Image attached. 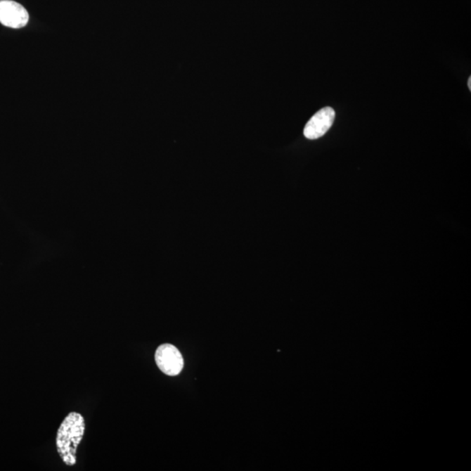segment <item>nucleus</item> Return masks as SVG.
Segmentation results:
<instances>
[{
  "instance_id": "f257e3e1",
  "label": "nucleus",
  "mask_w": 471,
  "mask_h": 471,
  "mask_svg": "<svg viewBox=\"0 0 471 471\" xmlns=\"http://www.w3.org/2000/svg\"><path fill=\"white\" fill-rule=\"evenodd\" d=\"M85 429V419L77 412H70L58 429L57 452L67 466H75L77 463L76 454L84 437Z\"/></svg>"
},
{
  "instance_id": "7ed1b4c3",
  "label": "nucleus",
  "mask_w": 471,
  "mask_h": 471,
  "mask_svg": "<svg viewBox=\"0 0 471 471\" xmlns=\"http://www.w3.org/2000/svg\"><path fill=\"white\" fill-rule=\"evenodd\" d=\"M29 14L23 6L13 0H0V23L5 27L19 29L25 27Z\"/></svg>"
},
{
  "instance_id": "39448f33",
  "label": "nucleus",
  "mask_w": 471,
  "mask_h": 471,
  "mask_svg": "<svg viewBox=\"0 0 471 471\" xmlns=\"http://www.w3.org/2000/svg\"><path fill=\"white\" fill-rule=\"evenodd\" d=\"M468 88H469L470 91V90H471V77L469 78V81H468Z\"/></svg>"
},
{
  "instance_id": "20e7f679",
  "label": "nucleus",
  "mask_w": 471,
  "mask_h": 471,
  "mask_svg": "<svg viewBox=\"0 0 471 471\" xmlns=\"http://www.w3.org/2000/svg\"><path fill=\"white\" fill-rule=\"evenodd\" d=\"M335 119V112L332 108H321L307 123L304 136L310 140L321 138L331 128Z\"/></svg>"
},
{
  "instance_id": "f03ea898",
  "label": "nucleus",
  "mask_w": 471,
  "mask_h": 471,
  "mask_svg": "<svg viewBox=\"0 0 471 471\" xmlns=\"http://www.w3.org/2000/svg\"><path fill=\"white\" fill-rule=\"evenodd\" d=\"M155 363L164 374L176 376L182 372L183 359L180 351L172 344H162L155 354Z\"/></svg>"
}]
</instances>
